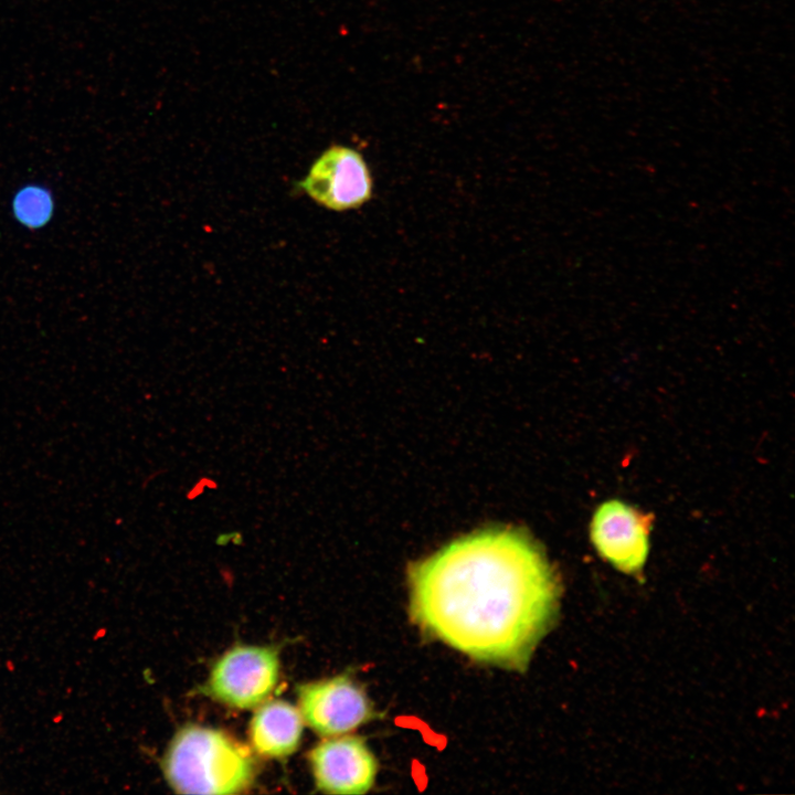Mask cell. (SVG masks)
Masks as SVG:
<instances>
[{"label":"cell","instance_id":"obj_5","mask_svg":"<svg viewBox=\"0 0 795 795\" xmlns=\"http://www.w3.org/2000/svg\"><path fill=\"white\" fill-rule=\"evenodd\" d=\"M278 672L279 660L274 648L236 646L213 666L208 690L230 707L250 709L271 696Z\"/></svg>","mask_w":795,"mask_h":795},{"label":"cell","instance_id":"obj_1","mask_svg":"<svg viewBox=\"0 0 795 795\" xmlns=\"http://www.w3.org/2000/svg\"><path fill=\"white\" fill-rule=\"evenodd\" d=\"M407 573L414 624L478 662L524 671L559 613L558 576L520 530L464 536Z\"/></svg>","mask_w":795,"mask_h":795},{"label":"cell","instance_id":"obj_9","mask_svg":"<svg viewBox=\"0 0 795 795\" xmlns=\"http://www.w3.org/2000/svg\"><path fill=\"white\" fill-rule=\"evenodd\" d=\"M55 211L51 190L40 183H28L19 188L11 200V212L15 221L29 230L46 226Z\"/></svg>","mask_w":795,"mask_h":795},{"label":"cell","instance_id":"obj_7","mask_svg":"<svg viewBox=\"0 0 795 795\" xmlns=\"http://www.w3.org/2000/svg\"><path fill=\"white\" fill-rule=\"evenodd\" d=\"M319 789L329 794H364L374 785L378 760L365 741L354 735L328 736L309 755Z\"/></svg>","mask_w":795,"mask_h":795},{"label":"cell","instance_id":"obj_4","mask_svg":"<svg viewBox=\"0 0 795 795\" xmlns=\"http://www.w3.org/2000/svg\"><path fill=\"white\" fill-rule=\"evenodd\" d=\"M653 515L619 499L597 506L590 523V538L598 555L618 571L639 573L649 552Z\"/></svg>","mask_w":795,"mask_h":795},{"label":"cell","instance_id":"obj_2","mask_svg":"<svg viewBox=\"0 0 795 795\" xmlns=\"http://www.w3.org/2000/svg\"><path fill=\"white\" fill-rule=\"evenodd\" d=\"M163 771L178 793L234 794L253 783L255 764L248 748L227 734L189 725L172 740Z\"/></svg>","mask_w":795,"mask_h":795},{"label":"cell","instance_id":"obj_3","mask_svg":"<svg viewBox=\"0 0 795 795\" xmlns=\"http://www.w3.org/2000/svg\"><path fill=\"white\" fill-rule=\"evenodd\" d=\"M298 698L304 720L325 736L347 734L381 718L364 689L347 675L301 685Z\"/></svg>","mask_w":795,"mask_h":795},{"label":"cell","instance_id":"obj_6","mask_svg":"<svg viewBox=\"0 0 795 795\" xmlns=\"http://www.w3.org/2000/svg\"><path fill=\"white\" fill-rule=\"evenodd\" d=\"M372 178L362 155L332 145L310 166L298 188L319 205L332 211L357 209L372 195Z\"/></svg>","mask_w":795,"mask_h":795},{"label":"cell","instance_id":"obj_8","mask_svg":"<svg viewBox=\"0 0 795 795\" xmlns=\"http://www.w3.org/2000/svg\"><path fill=\"white\" fill-rule=\"evenodd\" d=\"M301 729L298 710L285 701L276 700L256 711L250 725V739L259 754L282 757L297 749Z\"/></svg>","mask_w":795,"mask_h":795}]
</instances>
